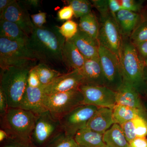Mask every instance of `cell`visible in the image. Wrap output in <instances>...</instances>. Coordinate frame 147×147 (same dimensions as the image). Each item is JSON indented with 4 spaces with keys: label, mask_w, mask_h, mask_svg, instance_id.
<instances>
[{
    "label": "cell",
    "mask_w": 147,
    "mask_h": 147,
    "mask_svg": "<svg viewBox=\"0 0 147 147\" xmlns=\"http://www.w3.org/2000/svg\"><path fill=\"white\" fill-rule=\"evenodd\" d=\"M66 39L59 32L58 27H35L30 36L28 47L38 60L62 62V51Z\"/></svg>",
    "instance_id": "6da1fadb"
},
{
    "label": "cell",
    "mask_w": 147,
    "mask_h": 147,
    "mask_svg": "<svg viewBox=\"0 0 147 147\" xmlns=\"http://www.w3.org/2000/svg\"><path fill=\"white\" fill-rule=\"evenodd\" d=\"M119 61L124 84L134 89L141 97L146 98L147 85L144 73V60L129 39H123Z\"/></svg>",
    "instance_id": "7a4b0ae2"
},
{
    "label": "cell",
    "mask_w": 147,
    "mask_h": 147,
    "mask_svg": "<svg viewBox=\"0 0 147 147\" xmlns=\"http://www.w3.org/2000/svg\"><path fill=\"white\" fill-rule=\"evenodd\" d=\"M30 68L9 67L2 70L0 88L7 98L9 108H20L28 86Z\"/></svg>",
    "instance_id": "3957f363"
},
{
    "label": "cell",
    "mask_w": 147,
    "mask_h": 147,
    "mask_svg": "<svg viewBox=\"0 0 147 147\" xmlns=\"http://www.w3.org/2000/svg\"><path fill=\"white\" fill-rule=\"evenodd\" d=\"M38 115L21 108H9L1 117V128L9 133L10 137L30 141Z\"/></svg>",
    "instance_id": "277c9868"
},
{
    "label": "cell",
    "mask_w": 147,
    "mask_h": 147,
    "mask_svg": "<svg viewBox=\"0 0 147 147\" xmlns=\"http://www.w3.org/2000/svg\"><path fill=\"white\" fill-rule=\"evenodd\" d=\"M38 59L26 45L0 37V67L2 70L9 67L31 69Z\"/></svg>",
    "instance_id": "5b68a950"
},
{
    "label": "cell",
    "mask_w": 147,
    "mask_h": 147,
    "mask_svg": "<svg viewBox=\"0 0 147 147\" xmlns=\"http://www.w3.org/2000/svg\"><path fill=\"white\" fill-rule=\"evenodd\" d=\"M84 96L79 89L45 94L43 105L56 118L60 119L80 105H84Z\"/></svg>",
    "instance_id": "8992f818"
},
{
    "label": "cell",
    "mask_w": 147,
    "mask_h": 147,
    "mask_svg": "<svg viewBox=\"0 0 147 147\" xmlns=\"http://www.w3.org/2000/svg\"><path fill=\"white\" fill-rule=\"evenodd\" d=\"M63 131L60 120L46 110L38 116L30 141L35 147H44Z\"/></svg>",
    "instance_id": "52a82bcc"
},
{
    "label": "cell",
    "mask_w": 147,
    "mask_h": 147,
    "mask_svg": "<svg viewBox=\"0 0 147 147\" xmlns=\"http://www.w3.org/2000/svg\"><path fill=\"white\" fill-rule=\"evenodd\" d=\"M100 16L98 41L99 44L117 55L119 59L123 38L118 24L110 13Z\"/></svg>",
    "instance_id": "ba28073f"
},
{
    "label": "cell",
    "mask_w": 147,
    "mask_h": 147,
    "mask_svg": "<svg viewBox=\"0 0 147 147\" xmlns=\"http://www.w3.org/2000/svg\"><path fill=\"white\" fill-rule=\"evenodd\" d=\"M98 54L105 86L117 92L124 84L119 59L117 55L100 44Z\"/></svg>",
    "instance_id": "9c48e42d"
},
{
    "label": "cell",
    "mask_w": 147,
    "mask_h": 147,
    "mask_svg": "<svg viewBox=\"0 0 147 147\" xmlns=\"http://www.w3.org/2000/svg\"><path fill=\"white\" fill-rule=\"evenodd\" d=\"M98 108L93 105H82L71 110L60 119L63 130L67 135L74 137L78 131L86 127Z\"/></svg>",
    "instance_id": "30bf717a"
},
{
    "label": "cell",
    "mask_w": 147,
    "mask_h": 147,
    "mask_svg": "<svg viewBox=\"0 0 147 147\" xmlns=\"http://www.w3.org/2000/svg\"><path fill=\"white\" fill-rule=\"evenodd\" d=\"M79 89L84 96V105L113 109L116 104V92L107 87L82 84Z\"/></svg>",
    "instance_id": "8fae6325"
},
{
    "label": "cell",
    "mask_w": 147,
    "mask_h": 147,
    "mask_svg": "<svg viewBox=\"0 0 147 147\" xmlns=\"http://www.w3.org/2000/svg\"><path fill=\"white\" fill-rule=\"evenodd\" d=\"M1 20L16 24L30 36L35 26L27 8L20 1H14L1 15Z\"/></svg>",
    "instance_id": "7c38bea8"
},
{
    "label": "cell",
    "mask_w": 147,
    "mask_h": 147,
    "mask_svg": "<svg viewBox=\"0 0 147 147\" xmlns=\"http://www.w3.org/2000/svg\"><path fill=\"white\" fill-rule=\"evenodd\" d=\"M83 83L80 70L76 69L62 74L51 84L42 88L45 94H51L78 89Z\"/></svg>",
    "instance_id": "4fadbf2b"
},
{
    "label": "cell",
    "mask_w": 147,
    "mask_h": 147,
    "mask_svg": "<svg viewBox=\"0 0 147 147\" xmlns=\"http://www.w3.org/2000/svg\"><path fill=\"white\" fill-rule=\"evenodd\" d=\"M83 84L105 86V80L99 58L86 59L80 70Z\"/></svg>",
    "instance_id": "5bb4252c"
},
{
    "label": "cell",
    "mask_w": 147,
    "mask_h": 147,
    "mask_svg": "<svg viewBox=\"0 0 147 147\" xmlns=\"http://www.w3.org/2000/svg\"><path fill=\"white\" fill-rule=\"evenodd\" d=\"M45 95L42 87L34 88L28 86L20 108L38 115L46 111L43 105Z\"/></svg>",
    "instance_id": "9a60e30c"
},
{
    "label": "cell",
    "mask_w": 147,
    "mask_h": 147,
    "mask_svg": "<svg viewBox=\"0 0 147 147\" xmlns=\"http://www.w3.org/2000/svg\"><path fill=\"white\" fill-rule=\"evenodd\" d=\"M69 40L73 42L86 59L99 58V43L97 40L79 30L76 35Z\"/></svg>",
    "instance_id": "2e32d148"
},
{
    "label": "cell",
    "mask_w": 147,
    "mask_h": 147,
    "mask_svg": "<svg viewBox=\"0 0 147 147\" xmlns=\"http://www.w3.org/2000/svg\"><path fill=\"white\" fill-rule=\"evenodd\" d=\"M116 21L123 36L129 37L137 27L144 20L142 13L121 9L116 13Z\"/></svg>",
    "instance_id": "e0dca14e"
},
{
    "label": "cell",
    "mask_w": 147,
    "mask_h": 147,
    "mask_svg": "<svg viewBox=\"0 0 147 147\" xmlns=\"http://www.w3.org/2000/svg\"><path fill=\"white\" fill-rule=\"evenodd\" d=\"M114 124L113 109L98 108L89 121L86 127L103 135Z\"/></svg>",
    "instance_id": "ac0fdd59"
},
{
    "label": "cell",
    "mask_w": 147,
    "mask_h": 147,
    "mask_svg": "<svg viewBox=\"0 0 147 147\" xmlns=\"http://www.w3.org/2000/svg\"><path fill=\"white\" fill-rule=\"evenodd\" d=\"M86 58L74 44L69 40H66L62 51V62L71 71L80 70L84 66Z\"/></svg>",
    "instance_id": "d6986e66"
},
{
    "label": "cell",
    "mask_w": 147,
    "mask_h": 147,
    "mask_svg": "<svg viewBox=\"0 0 147 147\" xmlns=\"http://www.w3.org/2000/svg\"><path fill=\"white\" fill-rule=\"evenodd\" d=\"M141 96L130 86L123 84L116 92V104L125 105L146 112Z\"/></svg>",
    "instance_id": "ffe728a7"
},
{
    "label": "cell",
    "mask_w": 147,
    "mask_h": 147,
    "mask_svg": "<svg viewBox=\"0 0 147 147\" xmlns=\"http://www.w3.org/2000/svg\"><path fill=\"white\" fill-rule=\"evenodd\" d=\"M0 37L27 45L30 36L16 24L6 20H1Z\"/></svg>",
    "instance_id": "44dd1931"
},
{
    "label": "cell",
    "mask_w": 147,
    "mask_h": 147,
    "mask_svg": "<svg viewBox=\"0 0 147 147\" xmlns=\"http://www.w3.org/2000/svg\"><path fill=\"white\" fill-rule=\"evenodd\" d=\"M79 147H103V135L86 127L78 131L74 137Z\"/></svg>",
    "instance_id": "7402d4cb"
},
{
    "label": "cell",
    "mask_w": 147,
    "mask_h": 147,
    "mask_svg": "<svg viewBox=\"0 0 147 147\" xmlns=\"http://www.w3.org/2000/svg\"><path fill=\"white\" fill-rule=\"evenodd\" d=\"M103 140L108 147H129L121 125L115 123L103 134Z\"/></svg>",
    "instance_id": "603a6c76"
},
{
    "label": "cell",
    "mask_w": 147,
    "mask_h": 147,
    "mask_svg": "<svg viewBox=\"0 0 147 147\" xmlns=\"http://www.w3.org/2000/svg\"><path fill=\"white\" fill-rule=\"evenodd\" d=\"M114 123L121 125L139 116L146 117V112L125 105L116 104L113 108Z\"/></svg>",
    "instance_id": "cb8c5ba5"
},
{
    "label": "cell",
    "mask_w": 147,
    "mask_h": 147,
    "mask_svg": "<svg viewBox=\"0 0 147 147\" xmlns=\"http://www.w3.org/2000/svg\"><path fill=\"white\" fill-rule=\"evenodd\" d=\"M79 28V30L94 39L97 40L100 24L94 13H91L80 18Z\"/></svg>",
    "instance_id": "d4e9b609"
},
{
    "label": "cell",
    "mask_w": 147,
    "mask_h": 147,
    "mask_svg": "<svg viewBox=\"0 0 147 147\" xmlns=\"http://www.w3.org/2000/svg\"><path fill=\"white\" fill-rule=\"evenodd\" d=\"M39 78L41 86H46L53 82L62 74L50 68L44 63H40L34 67Z\"/></svg>",
    "instance_id": "484cf974"
},
{
    "label": "cell",
    "mask_w": 147,
    "mask_h": 147,
    "mask_svg": "<svg viewBox=\"0 0 147 147\" xmlns=\"http://www.w3.org/2000/svg\"><path fill=\"white\" fill-rule=\"evenodd\" d=\"M68 5L72 7L74 16L76 18H82L92 13V2L87 0L66 1Z\"/></svg>",
    "instance_id": "4316f807"
},
{
    "label": "cell",
    "mask_w": 147,
    "mask_h": 147,
    "mask_svg": "<svg viewBox=\"0 0 147 147\" xmlns=\"http://www.w3.org/2000/svg\"><path fill=\"white\" fill-rule=\"evenodd\" d=\"M44 147H79L74 137L63 131Z\"/></svg>",
    "instance_id": "83f0119b"
},
{
    "label": "cell",
    "mask_w": 147,
    "mask_h": 147,
    "mask_svg": "<svg viewBox=\"0 0 147 147\" xmlns=\"http://www.w3.org/2000/svg\"><path fill=\"white\" fill-rule=\"evenodd\" d=\"M130 42L137 46L147 40V19H144L129 37Z\"/></svg>",
    "instance_id": "f1b7e54d"
},
{
    "label": "cell",
    "mask_w": 147,
    "mask_h": 147,
    "mask_svg": "<svg viewBox=\"0 0 147 147\" xmlns=\"http://www.w3.org/2000/svg\"><path fill=\"white\" fill-rule=\"evenodd\" d=\"M59 32L66 40L74 37L79 30V25L75 21L68 20L65 21L61 27H58Z\"/></svg>",
    "instance_id": "f546056e"
},
{
    "label": "cell",
    "mask_w": 147,
    "mask_h": 147,
    "mask_svg": "<svg viewBox=\"0 0 147 147\" xmlns=\"http://www.w3.org/2000/svg\"><path fill=\"white\" fill-rule=\"evenodd\" d=\"M121 9L130 11L133 12L141 13L144 9V1L134 0H121L119 1Z\"/></svg>",
    "instance_id": "4dcf8cb0"
},
{
    "label": "cell",
    "mask_w": 147,
    "mask_h": 147,
    "mask_svg": "<svg viewBox=\"0 0 147 147\" xmlns=\"http://www.w3.org/2000/svg\"><path fill=\"white\" fill-rule=\"evenodd\" d=\"M133 120L137 137H146L147 119L146 117L139 116Z\"/></svg>",
    "instance_id": "1f68e13d"
},
{
    "label": "cell",
    "mask_w": 147,
    "mask_h": 147,
    "mask_svg": "<svg viewBox=\"0 0 147 147\" xmlns=\"http://www.w3.org/2000/svg\"><path fill=\"white\" fill-rule=\"evenodd\" d=\"M1 144V147H35L31 141L15 137H10Z\"/></svg>",
    "instance_id": "d6a6232c"
},
{
    "label": "cell",
    "mask_w": 147,
    "mask_h": 147,
    "mask_svg": "<svg viewBox=\"0 0 147 147\" xmlns=\"http://www.w3.org/2000/svg\"><path fill=\"white\" fill-rule=\"evenodd\" d=\"M125 138L129 143L137 138L133 120L121 125Z\"/></svg>",
    "instance_id": "836d02e7"
},
{
    "label": "cell",
    "mask_w": 147,
    "mask_h": 147,
    "mask_svg": "<svg viewBox=\"0 0 147 147\" xmlns=\"http://www.w3.org/2000/svg\"><path fill=\"white\" fill-rule=\"evenodd\" d=\"M91 1L93 5L100 13V16L110 13L108 0H94Z\"/></svg>",
    "instance_id": "e575fe53"
},
{
    "label": "cell",
    "mask_w": 147,
    "mask_h": 147,
    "mask_svg": "<svg viewBox=\"0 0 147 147\" xmlns=\"http://www.w3.org/2000/svg\"><path fill=\"white\" fill-rule=\"evenodd\" d=\"M74 16V12L70 6L67 5L61 9L57 13L58 18L61 21L70 20Z\"/></svg>",
    "instance_id": "d590c367"
},
{
    "label": "cell",
    "mask_w": 147,
    "mask_h": 147,
    "mask_svg": "<svg viewBox=\"0 0 147 147\" xmlns=\"http://www.w3.org/2000/svg\"><path fill=\"white\" fill-rule=\"evenodd\" d=\"M30 17L35 28H42L43 27V24L46 22V13L44 12L32 14Z\"/></svg>",
    "instance_id": "8d00e7d4"
},
{
    "label": "cell",
    "mask_w": 147,
    "mask_h": 147,
    "mask_svg": "<svg viewBox=\"0 0 147 147\" xmlns=\"http://www.w3.org/2000/svg\"><path fill=\"white\" fill-rule=\"evenodd\" d=\"M28 86L34 88L41 86L37 74L34 67L31 69L29 72L28 78Z\"/></svg>",
    "instance_id": "74e56055"
},
{
    "label": "cell",
    "mask_w": 147,
    "mask_h": 147,
    "mask_svg": "<svg viewBox=\"0 0 147 147\" xmlns=\"http://www.w3.org/2000/svg\"><path fill=\"white\" fill-rule=\"evenodd\" d=\"M9 108L7 98L3 90L0 88V115L2 117Z\"/></svg>",
    "instance_id": "f35d334b"
},
{
    "label": "cell",
    "mask_w": 147,
    "mask_h": 147,
    "mask_svg": "<svg viewBox=\"0 0 147 147\" xmlns=\"http://www.w3.org/2000/svg\"><path fill=\"white\" fill-rule=\"evenodd\" d=\"M108 3L110 13L115 17L116 13L119 11L121 10L119 1L118 0H108Z\"/></svg>",
    "instance_id": "ab89813d"
},
{
    "label": "cell",
    "mask_w": 147,
    "mask_h": 147,
    "mask_svg": "<svg viewBox=\"0 0 147 147\" xmlns=\"http://www.w3.org/2000/svg\"><path fill=\"white\" fill-rule=\"evenodd\" d=\"M129 147H147L146 137H137L129 143Z\"/></svg>",
    "instance_id": "60d3db41"
},
{
    "label": "cell",
    "mask_w": 147,
    "mask_h": 147,
    "mask_svg": "<svg viewBox=\"0 0 147 147\" xmlns=\"http://www.w3.org/2000/svg\"><path fill=\"white\" fill-rule=\"evenodd\" d=\"M139 55L144 59L147 57V40L136 46Z\"/></svg>",
    "instance_id": "b9f144b4"
},
{
    "label": "cell",
    "mask_w": 147,
    "mask_h": 147,
    "mask_svg": "<svg viewBox=\"0 0 147 147\" xmlns=\"http://www.w3.org/2000/svg\"><path fill=\"white\" fill-rule=\"evenodd\" d=\"M15 0H1L0 1V15L14 2Z\"/></svg>",
    "instance_id": "7bdbcfd3"
},
{
    "label": "cell",
    "mask_w": 147,
    "mask_h": 147,
    "mask_svg": "<svg viewBox=\"0 0 147 147\" xmlns=\"http://www.w3.org/2000/svg\"><path fill=\"white\" fill-rule=\"evenodd\" d=\"M24 5L29 6L32 7H38L39 5L40 1L38 0H26V1H20Z\"/></svg>",
    "instance_id": "ee69618b"
},
{
    "label": "cell",
    "mask_w": 147,
    "mask_h": 147,
    "mask_svg": "<svg viewBox=\"0 0 147 147\" xmlns=\"http://www.w3.org/2000/svg\"><path fill=\"white\" fill-rule=\"evenodd\" d=\"M10 138L9 133L5 129H1L0 130V142L1 143L4 142L7 139Z\"/></svg>",
    "instance_id": "f6af8a7d"
},
{
    "label": "cell",
    "mask_w": 147,
    "mask_h": 147,
    "mask_svg": "<svg viewBox=\"0 0 147 147\" xmlns=\"http://www.w3.org/2000/svg\"><path fill=\"white\" fill-rule=\"evenodd\" d=\"M144 73L145 80L147 85V65L145 66L144 69Z\"/></svg>",
    "instance_id": "bcb514c9"
},
{
    "label": "cell",
    "mask_w": 147,
    "mask_h": 147,
    "mask_svg": "<svg viewBox=\"0 0 147 147\" xmlns=\"http://www.w3.org/2000/svg\"><path fill=\"white\" fill-rule=\"evenodd\" d=\"M144 62L145 65H147V57L144 60Z\"/></svg>",
    "instance_id": "7dc6e473"
},
{
    "label": "cell",
    "mask_w": 147,
    "mask_h": 147,
    "mask_svg": "<svg viewBox=\"0 0 147 147\" xmlns=\"http://www.w3.org/2000/svg\"><path fill=\"white\" fill-rule=\"evenodd\" d=\"M143 16H144V17L145 19H147V15H143Z\"/></svg>",
    "instance_id": "c3c4849f"
},
{
    "label": "cell",
    "mask_w": 147,
    "mask_h": 147,
    "mask_svg": "<svg viewBox=\"0 0 147 147\" xmlns=\"http://www.w3.org/2000/svg\"><path fill=\"white\" fill-rule=\"evenodd\" d=\"M103 147H108L107 146H106V145H105V146H104Z\"/></svg>",
    "instance_id": "681fc988"
},
{
    "label": "cell",
    "mask_w": 147,
    "mask_h": 147,
    "mask_svg": "<svg viewBox=\"0 0 147 147\" xmlns=\"http://www.w3.org/2000/svg\"></svg>",
    "instance_id": "f907efd6"
}]
</instances>
